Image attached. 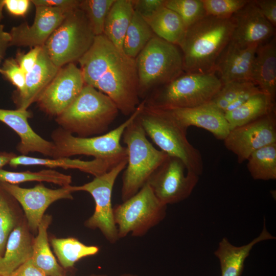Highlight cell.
<instances>
[{"label":"cell","mask_w":276,"mask_h":276,"mask_svg":"<svg viewBox=\"0 0 276 276\" xmlns=\"http://www.w3.org/2000/svg\"><path fill=\"white\" fill-rule=\"evenodd\" d=\"M274 239L275 237L267 231L265 224L260 234L246 245L236 246L226 238H223L214 252L219 261L221 276H241L245 261L255 244Z\"/></svg>","instance_id":"obj_22"},{"label":"cell","mask_w":276,"mask_h":276,"mask_svg":"<svg viewBox=\"0 0 276 276\" xmlns=\"http://www.w3.org/2000/svg\"><path fill=\"white\" fill-rule=\"evenodd\" d=\"M255 83L251 81H235L223 84L209 105L224 114L229 105L243 91Z\"/></svg>","instance_id":"obj_36"},{"label":"cell","mask_w":276,"mask_h":276,"mask_svg":"<svg viewBox=\"0 0 276 276\" xmlns=\"http://www.w3.org/2000/svg\"><path fill=\"white\" fill-rule=\"evenodd\" d=\"M165 7L180 16L186 29L206 15L202 0H165Z\"/></svg>","instance_id":"obj_35"},{"label":"cell","mask_w":276,"mask_h":276,"mask_svg":"<svg viewBox=\"0 0 276 276\" xmlns=\"http://www.w3.org/2000/svg\"><path fill=\"white\" fill-rule=\"evenodd\" d=\"M119 112L107 96L85 84L76 99L56 120L64 130L87 137L104 134Z\"/></svg>","instance_id":"obj_4"},{"label":"cell","mask_w":276,"mask_h":276,"mask_svg":"<svg viewBox=\"0 0 276 276\" xmlns=\"http://www.w3.org/2000/svg\"><path fill=\"white\" fill-rule=\"evenodd\" d=\"M31 113L27 110H9L0 108V121L13 129L19 136L17 150L22 155L37 152L53 157L54 145L37 134L31 127L28 119Z\"/></svg>","instance_id":"obj_20"},{"label":"cell","mask_w":276,"mask_h":276,"mask_svg":"<svg viewBox=\"0 0 276 276\" xmlns=\"http://www.w3.org/2000/svg\"><path fill=\"white\" fill-rule=\"evenodd\" d=\"M62 276H65V275H62ZM89 276H108L106 274H97V275H89Z\"/></svg>","instance_id":"obj_51"},{"label":"cell","mask_w":276,"mask_h":276,"mask_svg":"<svg viewBox=\"0 0 276 276\" xmlns=\"http://www.w3.org/2000/svg\"><path fill=\"white\" fill-rule=\"evenodd\" d=\"M127 159L121 162L108 172L86 183L79 186H70L71 191H85L93 197L95 202L93 214L85 222V225L91 229H98L111 244L120 239L114 222L111 195L117 178L126 167Z\"/></svg>","instance_id":"obj_11"},{"label":"cell","mask_w":276,"mask_h":276,"mask_svg":"<svg viewBox=\"0 0 276 276\" xmlns=\"http://www.w3.org/2000/svg\"><path fill=\"white\" fill-rule=\"evenodd\" d=\"M78 62L85 84L107 96L125 116L134 112L140 103L135 59L127 56L103 34L95 36Z\"/></svg>","instance_id":"obj_1"},{"label":"cell","mask_w":276,"mask_h":276,"mask_svg":"<svg viewBox=\"0 0 276 276\" xmlns=\"http://www.w3.org/2000/svg\"><path fill=\"white\" fill-rule=\"evenodd\" d=\"M145 104L140 102L129 118L116 128L96 136H74L61 127L52 134L54 150L52 158L69 157L77 155L91 156L116 167L128 158L127 150L121 144L123 132L137 117Z\"/></svg>","instance_id":"obj_5"},{"label":"cell","mask_w":276,"mask_h":276,"mask_svg":"<svg viewBox=\"0 0 276 276\" xmlns=\"http://www.w3.org/2000/svg\"><path fill=\"white\" fill-rule=\"evenodd\" d=\"M59 69L52 61L42 46L36 64L26 74L24 90L15 98L17 109L27 110L30 105L36 102Z\"/></svg>","instance_id":"obj_21"},{"label":"cell","mask_w":276,"mask_h":276,"mask_svg":"<svg viewBox=\"0 0 276 276\" xmlns=\"http://www.w3.org/2000/svg\"><path fill=\"white\" fill-rule=\"evenodd\" d=\"M0 276H1V275H0Z\"/></svg>","instance_id":"obj_52"},{"label":"cell","mask_w":276,"mask_h":276,"mask_svg":"<svg viewBox=\"0 0 276 276\" xmlns=\"http://www.w3.org/2000/svg\"><path fill=\"white\" fill-rule=\"evenodd\" d=\"M52 246L62 267L70 268L82 258L97 254L99 248L87 245L73 237L53 238Z\"/></svg>","instance_id":"obj_30"},{"label":"cell","mask_w":276,"mask_h":276,"mask_svg":"<svg viewBox=\"0 0 276 276\" xmlns=\"http://www.w3.org/2000/svg\"><path fill=\"white\" fill-rule=\"evenodd\" d=\"M33 242L25 225L14 228L8 239L5 253L0 257V275L9 276L32 258Z\"/></svg>","instance_id":"obj_23"},{"label":"cell","mask_w":276,"mask_h":276,"mask_svg":"<svg viewBox=\"0 0 276 276\" xmlns=\"http://www.w3.org/2000/svg\"><path fill=\"white\" fill-rule=\"evenodd\" d=\"M233 29L231 17L208 15L187 28L179 46L184 72H215L219 57L231 41Z\"/></svg>","instance_id":"obj_2"},{"label":"cell","mask_w":276,"mask_h":276,"mask_svg":"<svg viewBox=\"0 0 276 276\" xmlns=\"http://www.w3.org/2000/svg\"><path fill=\"white\" fill-rule=\"evenodd\" d=\"M46 181L62 187L70 186L72 176L51 169L38 172H11L0 169V182L16 185L26 181Z\"/></svg>","instance_id":"obj_33"},{"label":"cell","mask_w":276,"mask_h":276,"mask_svg":"<svg viewBox=\"0 0 276 276\" xmlns=\"http://www.w3.org/2000/svg\"><path fill=\"white\" fill-rule=\"evenodd\" d=\"M9 276H47L30 259L15 270Z\"/></svg>","instance_id":"obj_45"},{"label":"cell","mask_w":276,"mask_h":276,"mask_svg":"<svg viewBox=\"0 0 276 276\" xmlns=\"http://www.w3.org/2000/svg\"><path fill=\"white\" fill-rule=\"evenodd\" d=\"M120 276H139L137 274L131 273H125L121 274Z\"/></svg>","instance_id":"obj_50"},{"label":"cell","mask_w":276,"mask_h":276,"mask_svg":"<svg viewBox=\"0 0 276 276\" xmlns=\"http://www.w3.org/2000/svg\"><path fill=\"white\" fill-rule=\"evenodd\" d=\"M9 164L12 167L18 166H43L50 168L61 167L64 169H78L95 177L100 176L113 168L110 164L97 159L82 160L68 157L41 158L27 155L13 157Z\"/></svg>","instance_id":"obj_25"},{"label":"cell","mask_w":276,"mask_h":276,"mask_svg":"<svg viewBox=\"0 0 276 276\" xmlns=\"http://www.w3.org/2000/svg\"><path fill=\"white\" fill-rule=\"evenodd\" d=\"M134 12L131 0H115L106 18L103 34L121 50Z\"/></svg>","instance_id":"obj_29"},{"label":"cell","mask_w":276,"mask_h":276,"mask_svg":"<svg viewBox=\"0 0 276 276\" xmlns=\"http://www.w3.org/2000/svg\"><path fill=\"white\" fill-rule=\"evenodd\" d=\"M35 8L34 20L31 26L27 22L22 23L13 27L9 32L10 47L43 46L55 30L73 10L43 6H35Z\"/></svg>","instance_id":"obj_16"},{"label":"cell","mask_w":276,"mask_h":276,"mask_svg":"<svg viewBox=\"0 0 276 276\" xmlns=\"http://www.w3.org/2000/svg\"><path fill=\"white\" fill-rule=\"evenodd\" d=\"M136 118L146 135L160 150L180 159L188 171L201 175L203 164L200 152L187 139V130L167 111L144 104Z\"/></svg>","instance_id":"obj_3"},{"label":"cell","mask_w":276,"mask_h":276,"mask_svg":"<svg viewBox=\"0 0 276 276\" xmlns=\"http://www.w3.org/2000/svg\"><path fill=\"white\" fill-rule=\"evenodd\" d=\"M251 81L273 99L276 91L275 37L258 45L254 63Z\"/></svg>","instance_id":"obj_24"},{"label":"cell","mask_w":276,"mask_h":276,"mask_svg":"<svg viewBox=\"0 0 276 276\" xmlns=\"http://www.w3.org/2000/svg\"><path fill=\"white\" fill-rule=\"evenodd\" d=\"M31 2L35 6H43L74 10L79 7L80 0H31Z\"/></svg>","instance_id":"obj_43"},{"label":"cell","mask_w":276,"mask_h":276,"mask_svg":"<svg viewBox=\"0 0 276 276\" xmlns=\"http://www.w3.org/2000/svg\"><path fill=\"white\" fill-rule=\"evenodd\" d=\"M4 7V0H0V21L3 18V9Z\"/></svg>","instance_id":"obj_49"},{"label":"cell","mask_w":276,"mask_h":276,"mask_svg":"<svg viewBox=\"0 0 276 276\" xmlns=\"http://www.w3.org/2000/svg\"><path fill=\"white\" fill-rule=\"evenodd\" d=\"M42 48V46L35 47L26 54H17L16 60L26 74L36 64Z\"/></svg>","instance_id":"obj_41"},{"label":"cell","mask_w":276,"mask_h":276,"mask_svg":"<svg viewBox=\"0 0 276 276\" xmlns=\"http://www.w3.org/2000/svg\"><path fill=\"white\" fill-rule=\"evenodd\" d=\"M255 4L264 17L274 27L276 26V1L256 0Z\"/></svg>","instance_id":"obj_42"},{"label":"cell","mask_w":276,"mask_h":276,"mask_svg":"<svg viewBox=\"0 0 276 276\" xmlns=\"http://www.w3.org/2000/svg\"><path fill=\"white\" fill-rule=\"evenodd\" d=\"M138 94L144 100L157 88L184 73L179 47L155 35L135 59Z\"/></svg>","instance_id":"obj_8"},{"label":"cell","mask_w":276,"mask_h":276,"mask_svg":"<svg viewBox=\"0 0 276 276\" xmlns=\"http://www.w3.org/2000/svg\"><path fill=\"white\" fill-rule=\"evenodd\" d=\"M247 160V169L254 179H276V143L258 149Z\"/></svg>","instance_id":"obj_32"},{"label":"cell","mask_w":276,"mask_h":276,"mask_svg":"<svg viewBox=\"0 0 276 276\" xmlns=\"http://www.w3.org/2000/svg\"><path fill=\"white\" fill-rule=\"evenodd\" d=\"M261 90L255 84H253L247 89L241 93L227 107L224 114L225 112L231 111L241 105L247 101L251 96L255 95L257 93L261 92Z\"/></svg>","instance_id":"obj_46"},{"label":"cell","mask_w":276,"mask_h":276,"mask_svg":"<svg viewBox=\"0 0 276 276\" xmlns=\"http://www.w3.org/2000/svg\"><path fill=\"white\" fill-rule=\"evenodd\" d=\"M0 73L17 87L18 94L22 91L25 84L26 74L16 59L12 58L6 59L0 67Z\"/></svg>","instance_id":"obj_39"},{"label":"cell","mask_w":276,"mask_h":276,"mask_svg":"<svg viewBox=\"0 0 276 276\" xmlns=\"http://www.w3.org/2000/svg\"><path fill=\"white\" fill-rule=\"evenodd\" d=\"M167 206L146 183L135 195L113 207L119 239L129 234L135 237L146 235L164 219Z\"/></svg>","instance_id":"obj_10"},{"label":"cell","mask_w":276,"mask_h":276,"mask_svg":"<svg viewBox=\"0 0 276 276\" xmlns=\"http://www.w3.org/2000/svg\"><path fill=\"white\" fill-rule=\"evenodd\" d=\"M155 35L143 17L134 11L124 39L122 51L128 57L135 59Z\"/></svg>","instance_id":"obj_31"},{"label":"cell","mask_w":276,"mask_h":276,"mask_svg":"<svg viewBox=\"0 0 276 276\" xmlns=\"http://www.w3.org/2000/svg\"><path fill=\"white\" fill-rule=\"evenodd\" d=\"M10 36L4 30V26L0 25V64L3 59L7 48L10 47Z\"/></svg>","instance_id":"obj_47"},{"label":"cell","mask_w":276,"mask_h":276,"mask_svg":"<svg viewBox=\"0 0 276 276\" xmlns=\"http://www.w3.org/2000/svg\"><path fill=\"white\" fill-rule=\"evenodd\" d=\"M70 186L51 189L39 184L31 188H24L16 185L0 182L1 187L22 206L29 226L37 230L44 213L54 202L61 199H72Z\"/></svg>","instance_id":"obj_15"},{"label":"cell","mask_w":276,"mask_h":276,"mask_svg":"<svg viewBox=\"0 0 276 276\" xmlns=\"http://www.w3.org/2000/svg\"><path fill=\"white\" fill-rule=\"evenodd\" d=\"M115 0H80L79 8L86 15L96 36L103 34L107 15Z\"/></svg>","instance_id":"obj_34"},{"label":"cell","mask_w":276,"mask_h":276,"mask_svg":"<svg viewBox=\"0 0 276 276\" xmlns=\"http://www.w3.org/2000/svg\"><path fill=\"white\" fill-rule=\"evenodd\" d=\"M15 217L6 196V192L0 186V257L9 236L14 228Z\"/></svg>","instance_id":"obj_37"},{"label":"cell","mask_w":276,"mask_h":276,"mask_svg":"<svg viewBox=\"0 0 276 276\" xmlns=\"http://www.w3.org/2000/svg\"><path fill=\"white\" fill-rule=\"evenodd\" d=\"M31 3L30 0H4V7L12 15H25Z\"/></svg>","instance_id":"obj_44"},{"label":"cell","mask_w":276,"mask_h":276,"mask_svg":"<svg viewBox=\"0 0 276 276\" xmlns=\"http://www.w3.org/2000/svg\"><path fill=\"white\" fill-rule=\"evenodd\" d=\"M136 117L126 127L122 137L128 155L127 164L122 176V201L138 192L168 157L166 153L155 148L148 140Z\"/></svg>","instance_id":"obj_7"},{"label":"cell","mask_w":276,"mask_h":276,"mask_svg":"<svg viewBox=\"0 0 276 276\" xmlns=\"http://www.w3.org/2000/svg\"><path fill=\"white\" fill-rule=\"evenodd\" d=\"M223 84L215 72H184L152 91L147 106L160 109L192 108L209 103Z\"/></svg>","instance_id":"obj_6"},{"label":"cell","mask_w":276,"mask_h":276,"mask_svg":"<svg viewBox=\"0 0 276 276\" xmlns=\"http://www.w3.org/2000/svg\"><path fill=\"white\" fill-rule=\"evenodd\" d=\"M85 84L80 68L70 63L60 68L36 102L47 113L57 117L73 103Z\"/></svg>","instance_id":"obj_14"},{"label":"cell","mask_w":276,"mask_h":276,"mask_svg":"<svg viewBox=\"0 0 276 276\" xmlns=\"http://www.w3.org/2000/svg\"><path fill=\"white\" fill-rule=\"evenodd\" d=\"M231 18L234 29L230 42L236 45H259L274 35L275 27L261 14L254 1H249Z\"/></svg>","instance_id":"obj_17"},{"label":"cell","mask_w":276,"mask_h":276,"mask_svg":"<svg viewBox=\"0 0 276 276\" xmlns=\"http://www.w3.org/2000/svg\"><path fill=\"white\" fill-rule=\"evenodd\" d=\"M198 180L199 176L188 171L180 159L168 156L147 183L159 200L167 205L188 198Z\"/></svg>","instance_id":"obj_12"},{"label":"cell","mask_w":276,"mask_h":276,"mask_svg":"<svg viewBox=\"0 0 276 276\" xmlns=\"http://www.w3.org/2000/svg\"><path fill=\"white\" fill-rule=\"evenodd\" d=\"M163 110L167 111L187 130L190 126L201 128L221 140L226 138L230 131L224 114L208 104L192 108Z\"/></svg>","instance_id":"obj_19"},{"label":"cell","mask_w":276,"mask_h":276,"mask_svg":"<svg viewBox=\"0 0 276 276\" xmlns=\"http://www.w3.org/2000/svg\"><path fill=\"white\" fill-rule=\"evenodd\" d=\"M275 111L274 99L262 91L224 115L230 130L248 124Z\"/></svg>","instance_id":"obj_26"},{"label":"cell","mask_w":276,"mask_h":276,"mask_svg":"<svg viewBox=\"0 0 276 276\" xmlns=\"http://www.w3.org/2000/svg\"><path fill=\"white\" fill-rule=\"evenodd\" d=\"M95 36L86 15L78 7L68 14L43 47L60 68L78 61L90 48Z\"/></svg>","instance_id":"obj_9"},{"label":"cell","mask_w":276,"mask_h":276,"mask_svg":"<svg viewBox=\"0 0 276 276\" xmlns=\"http://www.w3.org/2000/svg\"><path fill=\"white\" fill-rule=\"evenodd\" d=\"M16 155L12 152H0V169L5 165L9 164L10 160Z\"/></svg>","instance_id":"obj_48"},{"label":"cell","mask_w":276,"mask_h":276,"mask_svg":"<svg viewBox=\"0 0 276 276\" xmlns=\"http://www.w3.org/2000/svg\"><path fill=\"white\" fill-rule=\"evenodd\" d=\"M134 10L143 17L152 15L165 6V0H131Z\"/></svg>","instance_id":"obj_40"},{"label":"cell","mask_w":276,"mask_h":276,"mask_svg":"<svg viewBox=\"0 0 276 276\" xmlns=\"http://www.w3.org/2000/svg\"><path fill=\"white\" fill-rule=\"evenodd\" d=\"M206 15L219 18H230L249 1L202 0Z\"/></svg>","instance_id":"obj_38"},{"label":"cell","mask_w":276,"mask_h":276,"mask_svg":"<svg viewBox=\"0 0 276 276\" xmlns=\"http://www.w3.org/2000/svg\"><path fill=\"white\" fill-rule=\"evenodd\" d=\"M223 141L226 148L236 155L239 163L247 160L258 149L276 143L275 111L230 130Z\"/></svg>","instance_id":"obj_13"},{"label":"cell","mask_w":276,"mask_h":276,"mask_svg":"<svg viewBox=\"0 0 276 276\" xmlns=\"http://www.w3.org/2000/svg\"><path fill=\"white\" fill-rule=\"evenodd\" d=\"M258 45L239 47L231 42L219 57L215 68L223 84L231 82L251 81Z\"/></svg>","instance_id":"obj_18"},{"label":"cell","mask_w":276,"mask_h":276,"mask_svg":"<svg viewBox=\"0 0 276 276\" xmlns=\"http://www.w3.org/2000/svg\"><path fill=\"white\" fill-rule=\"evenodd\" d=\"M52 221L50 215L43 216L38 226V234L33 242L32 260L47 276L64 275V270L52 252L48 239V228Z\"/></svg>","instance_id":"obj_28"},{"label":"cell","mask_w":276,"mask_h":276,"mask_svg":"<svg viewBox=\"0 0 276 276\" xmlns=\"http://www.w3.org/2000/svg\"><path fill=\"white\" fill-rule=\"evenodd\" d=\"M143 18L156 36L169 43L180 45L186 28L176 12L164 6L152 15Z\"/></svg>","instance_id":"obj_27"}]
</instances>
